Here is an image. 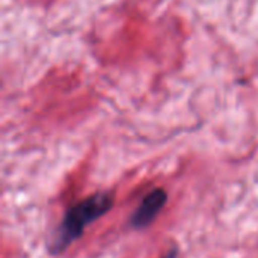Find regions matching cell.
<instances>
[{
  "label": "cell",
  "mask_w": 258,
  "mask_h": 258,
  "mask_svg": "<svg viewBox=\"0 0 258 258\" xmlns=\"http://www.w3.org/2000/svg\"><path fill=\"white\" fill-rule=\"evenodd\" d=\"M177 255H178V249H177V248H171V249L163 255V258H177Z\"/></svg>",
  "instance_id": "obj_3"
},
{
  "label": "cell",
  "mask_w": 258,
  "mask_h": 258,
  "mask_svg": "<svg viewBox=\"0 0 258 258\" xmlns=\"http://www.w3.org/2000/svg\"><path fill=\"white\" fill-rule=\"evenodd\" d=\"M113 203L115 198L110 192H100L71 207L54 236V242L51 245L53 252L65 251L83 234L88 225L104 216L113 207Z\"/></svg>",
  "instance_id": "obj_1"
},
{
  "label": "cell",
  "mask_w": 258,
  "mask_h": 258,
  "mask_svg": "<svg viewBox=\"0 0 258 258\" xmlns=\"http://www.w3.org/2000/svg\"><path fill=\"white\" fill-rule=\"evenodd\" d=\"M166 203H168V194L163 189L153 190L144 198V201L132 216V225L135 228L148 227L156 219V216L160 213V210L165 207Z\"/></svg>",
  "instance_id": "obj_2"
}]
</instances>
